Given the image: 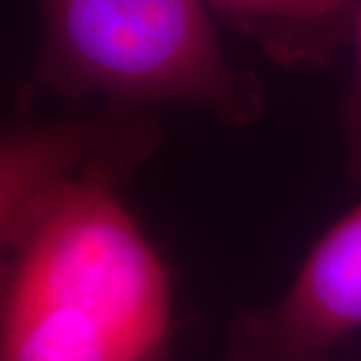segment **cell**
Returning <instances> with one entry per match:
<instances>
[{"label":"cell","mask_w":361,"mask_h":361,"mask_svg":"<svg viewBox=\"0 0 361 361\" xmlns=\"http://www.w3.org/2000/svg\"><path fill=\"white\" fill-rule=\"evenodd\" d=\"M118 193L66 187L2 251L0 361L165 360L171 277Z\"/></svg>","instance_id":"cell-1"},{"label":"cell","mask_w":361,"mask_h":361,"mask_svg":"<svg viewBox=\"0 0 361 361\" xmlns=\"http://www.w3.org/2000/svg\"><path fill=\"white\" fill-rule=\"evenodd\" d=\"M35 75L68 99L189 104L227 127L265 111L255 73L231 65L203 0H39Z\"/></svg>","instance_id":"cell-2"},{"label":"cell","mask_w":361,"mask_h":361,"mask_svg":"<svg viewBox=\"0 0 361 361\" xmlns=\"http://www.w3.org/2000/svg\"><path fill=\"white\" fill-rule=\"evenodd\" d=\"M159 145L157 116L137 104L106 103L82 118L11 127L0 151L2 249L66 187L106 183L121 189Z\"/></svg>","instance_id":"cell-3"},{"label":"cell","mask_w":361,"mask_h":361,"mask_svg":"<svg viewBox=\"0 0 361 361\" xmlns=\"http://www.w3.org/2000/svg\"><path fill=\"white\" fill-rule=\"evenodd\" d=\"M361 329V203L323 235L283 295L241 310L225 361H331Z\"/></svg>","instance_id":"cell-4"},{"label":"cell","mask_w":361,"mask_h":361,"mask_svg":"<svg viewBox=\"0 0 361 361\" xmlns=\"http://www.w3.org/2000/svg\"><path fill=\"white\" fill-rule=\"evenodd\" d=\"M289 68L327 65L351 39L357 0H203Z\"/></svg>","instance_id":"cell-5"},{"label":"cell","mask_w":361,"mask_h":361,"mask_svg":"<svg viewBox=\"0 0 361 361\" xmlns=\"http://www.w3.org/2000/svg\"><path fill=\"white\" fill-rule=\"evenodd\" d=\"M349 42L353 44V73L341 104V130L349 177L361 185V0L355 6Z\"/></svg>","instance_id":"cell-6"}]
</instances>
